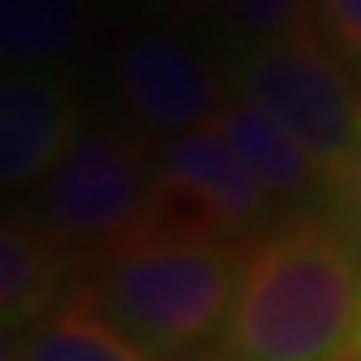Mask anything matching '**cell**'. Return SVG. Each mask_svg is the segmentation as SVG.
<instances>
[{"label":"cell","mask_w":361,"mask_h":361,"mask_svg":"<svg viewBox=\"0 0 361 361\" xmlns=\"http://www.w3.org/2000/svg\"><path fill=\"white\" fill-rule=\"evenodd\" d=\"M326 214L340 222L353 235V244L361 248V135H357L353 152L326 178Z\"/></svg>","instance_id":"13"},{"label":"cell","mask_w":361,"mask_h":361,"mask_svg":"<svg viewBox=\"0 0 361 361\" xmlns=\"http://www.w3.org/2000/svg\"><path fill=\"white\" fill-rule=\"evenodd\" d=\"M83 135V100L66 70H0V192L44 183Z\"/></svg>","instance_id":"7"},{"label":"cell","mask_w":361,"mask_h":361,"mask_svg":"<svg viewBox=\"0 0 361 361\" xmlns=\"http://www.w3.org/2000/svg\"><path fill=\"white\" fill-rule=\"evenodd\" d=\"M231 83L235 96L266 109L314 157L322 183L361 135V83L348 61L318 35L248 48L231 70Z\"/></svg>","instance_id":"3"},{"label":"cell","mask_w":361,"mask_h":361,"mask_svg":"<svg viewBox=\"0 0 361 361\" xmlns=\"http://www.w3.org/2000/svg\"><path fill=\"white\" fill-rule=\"evenodd\" d=\"M270 214V192L252 178L214 126L170 140L152 161V196L140 231L178 240L252 244Z\"/></svg>","instance_id":"5"},{"label":"cell","mask_w":361,"mask_h":361,"mask_svg":"<svg viewBox=\"0 0 361 361\" xmlns=\"http://www.w3.org/2000/svg\"><path fill=\"white\" fill-rule=\"evenodd\" d=\"M361 318V248L322 214H292L248 244L222 335L200 361H340Z\"/></svg>","instance_id":"1"},{"label":"cell","mask_w":361,"mask_h":361,"mask_svg":"<svg viewBox=\"0 0 361 361\" xmlns=\"http://www.w3.org/2000/svg\"><path fill=\"white\" fill-rule=\"evenodd\" d=\"M318 31L344 61L361 66V0H318Z\"/></svg>","instance_id":"14"},{"label":"cell","mask_w":361,"mask_h":361,"mask_svg":"<svg viewBox=\"0 0 361 361\" xmlns=\"http://www.w3.org/2000/svg\"><path fill=\"white\" fill-rule=\"evenodd\" d=\"M248 244L135 231L87 257L79 283L157 361H200L222 335Z\"/></svg>","instance_id":"2"},{"label":"cell","mask_w":361,"mask_h":361,"mask_svg":"<svg viewBox=\"0 0 361 361\" xmlns=\"http://www.w3.org/2000/svg\"><path fill=\"white\" fill-rule=\"evenodd\" d=\"M340 361H361V318H357V331H353V344H348V353Z\"/></svg>","instance_id":"17"},{"label":"cell","mask_w":361,"mask_h":361,"mask_svg":"<svg viewBox=\"0 0 361 361\" xmlns=\"http://www.w3.org/2000/svg\"><path fill=\"white\" fill-rule=\"evenodd\" d=\"M70 252L35 222L0 218V314L39 318L70 288Z\"/></svg>","instance_id":"10"},{"label":"cell","mask_w":361,"mask_h":361,"mask_svg":"<svg viewBox=\"0 0 361 361\" xmlns=\"http://www.w3.org/2000/svg\"><path fill=\"white\" fill-rule=\"evenodd\" d=\"M222 13L248 48L305 39L318 27V0H222Z\"/></svg>","instance_id":"12"},{"label":"cell","mask_w":361,"mask_h":361,"mask_svg":"<svg viewBox=\"0 0 361 361\" xmlns=\"http://www.w3.org/2000/svg\"><path fill=\"white\" fill-rule=\"evenodd\" d=\"M166 9H174V13H188V18H196V13H209L214 5H222V0H161Z\"/></svg>","instance_id":"16"},{"label":"cell","mask_w":361,"mask_h":361,"mask_svg":"<svg viewBox=\"0 0 361 361\" xmlns=\"http://www.w3.org/2000/svg\"><path fill=\"white\" fill-rule=\"evenodd\" d=\"M22 361H157V357H148L74 279L35 318Z\"/></svg>","instance_id":"8"},{"label":"cell","mask_w":361,"mask_h":361,"mask_svg":"<svg viewBox=\"0 0 361 361\" xmlns=\"http://www.w3.org/2000/svg\"><path fill=\"white\" fill-rule=\"evenodd\" d=\"M114 87L140 131L166 135V144L214 126L231 100L209 57L170 31H144L126 39L114 66Z\"/></svg>","instance_id":"6"},{"label":"cell","mask_w":361,"mask_h":361,"mask_svg":"<svg viewBox=\"0 0 361 361\" xmlns=\"http://www.w3.org/2000/svg\"><path fill=\"white\" fill-rule=\"evenodd\" d=\"M31 326H35V318H27V314H0V361H22Z\"/></svg>","instance_id":"15"},{"label":"cell","mask_w":361,"mask_h":361,"mask_svg":"<svg viewBox=\"0 0 361 361\" xmlns=\"http://www.w3.org/2000/svg\"><path fill=\"white\" fill-rule=\"evenodd\" d=\"M214 131L240 152V161L252 170L257 183L270 192V200H296L322 178L314 157H309L266 109H257L244 96L226 100V109L218 114Z\"/></svg>","instance_id":"9"},{"label":"cell","mask_w":361,"mask_h":361,"mask_svg":"<svg viewBox=\"0 0 361 361\" xmlns=\"http://www.w3.org/2000/svg\"><path fill=\"white\" fill-rule=\"evenodd\" d=\"M87 31V0H0V70H57Z\"/></svg>","instance_id":"11"},{"label":"cell","mask_w":361,"mask_h":361,"mask_svg":"<svg viewBox=\"0 0 361 361\" xmlns=\"http://www.w3.org/2000/svg\"><path fill=\"white\" fill-rule=\"evenodd\" d=\"M152 166L126 126L87 122L57 170L39 183V226L66 252H105L135 235L148 214Z\"/></svg>","instance_id":"4"}]
</instances>
